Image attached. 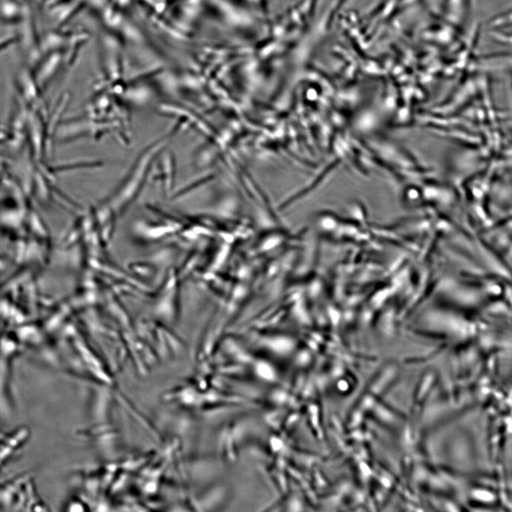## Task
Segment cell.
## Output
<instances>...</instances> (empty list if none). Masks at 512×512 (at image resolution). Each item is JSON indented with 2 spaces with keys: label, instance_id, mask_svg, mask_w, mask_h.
Here are the masks:
<instances>
[{
  "label": "cell",
  "instance_id": "6da1fadb",
  "mask_svg": "<svg viewBox=\"0 0 512 512\" xmlns=\"http://www.w3.org/2000/svg\"><path fill=\"white\" fill-rule=\"evenodd\" d=\"M156 147L146 150L136 161L123 183L108 199V206L114 211H121L129 207L139 196L145 184L146 175Z\"/></svg>",
  "mask_w": 512,
  "mask_h": 512
},
{
  "label": "cell",
  "instance_id": "7a4b0ae2",
  "mask_svg": "<svg viewBox=\"0 0 512 512\" xmlns=\"http://www.w3.org/2000/svg\"><path fill=\"white\" fill-rule=\"evenodd\" d=\"M18 10L16 6L13 3H5V5L3 6V13L7 16H13L17 13Z\"/></svg>",
  "mask_w": 512,
  "mask_h": 512
}]
</instances>
